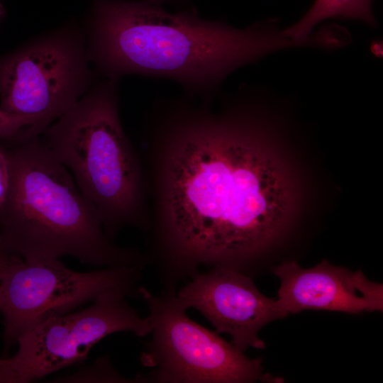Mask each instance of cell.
I'll return each mask as SVG.
<instances>
[{
  "instance_id": "6",
  "label": "cell",
  "mask_w": 383,
  "mask_h": 383,
  "mask_svg": "<svg viewBox=\"0 0 383 383\" xmlns=\"http://www.w3.org/2000/svg\"><path fill=\"white\" fill-rule=\"evenodd\" d=\"M140 296L152 321L151 338L145 343L140 360L154 368L146 382L249 383L272 382L263 372L262 360L251 359L233 343L209 331L187 316L176 290L155 295L144 287Z\"/></svg>"
},
{
  "instance_id": "8",
  "label": "cell",
  "mask_w": 383,
  "mask_h": 383,
  "mask_svg": "<svg viewBox=\"0 0 383 383\" xmlns=\"http://www.w3.org/2000/svg\"><path fill=\"white\" fill-rule=\"evenodd\" d=\"M128 296L121 291L106 292L89 307L50 318L21 335L18 351L11 357L18 383L82 362L92 346L112 333L150 334V316H140L126 301Z\"/></svg>"
},
{
  "instance_id": "9",
  "label": "cell",
  "mask_w": 383,
  "mask_h": 383,
  "mask_svg": "<svg viewBox=\"0 0 383 383\" xmlns=\"http://www.w3.org/2000/svg\"><path fill=\"white\" fill-rule=\"evenodd\" d=\"M176 294L187 309L198 310L218 333L231 335L233 345L243 352L249 348H265L258 337L260 330L288 315L277 300L258 290L251 277L227 267L195 273Z\"/></svg>"
},
{
  "instance_id": "17",
  "label": "cell",
  "mask_w": 383,
  "mask_h": 383,
  "mask_svg": "<svg viewBox=\"0 0 383 383\" xmlns=\"http://www.w3.org/2000/svg\"><path fill=\"white\" fill-rule=\"evenodd\" d=\"M371 51L372 52L377 56V57H382V43L380 42L374 41L371 45Z\"/></svg>"
},
{
  "instance_id": "20",
  "label": "cell",
  "mask_w": 383,
  "mask_h": 383,
  "mask_svg": "<svg viewBox=\"0 0 383 383\" xmlns=\"http://www.w3.org/2000/svg\"><path fill=\"white\" fill-rule=\"evenodd\" d=\"M145 1H151V2L156 3L155 1H158V0H145Z\"/></svg>"
},
{
  "instance_id": "10",
  "label": "cell",
  "mask_w": 383,
  "mask_h": 383,
  "mask_svg": "<svg viewBox=\"0 0 383 383\" xmlns=\"http://www.w3.org/2000/svg\"><path fill=\"white\" fill-rule=\"evenodd\" d=\"M281 284L277 299L289 313L316 309L359 313L382 311L383 285L370 281L362 271L323 260L304 269L287 261L272 268Z\"/></svg>"
},
{
  "instance_id": "1",
  "label": "cell",
  "mask_w": 383,
  "mask_h": 383,
  "mask_svg": "<svg viewBox=\"0 0 383 383\" xmlns=\"http://www.w3.org/2000/svg\"><path fill=\"white\" fill-rule=\"evenodd\" d=\"M182 101L172 99L165 128L171 152L156 266L167 289L201 265L240 271L283 229L291 200L287 177L253 121Z\"/></svg>"
},
{
  "instance_id": "11",
  "label": "cell",
  "mask_w": 383,
  "mask_h": 383,
  "mask_svg": "<svg viewBox=\"0 0 383 383\" xmlns=\"http://www.w3.org/2000/svg\"><path fill=\"white\" fill-rule=\"evenodd\" d=\"M371 4L372 0H316L299 21L284 32L292 38H304L317 23L329 18L361 20L374 26Z\"/></svg>"
},
{
  "instance_id": "16",
  "label": "cell",
  "mask_w": 383,
  "mask_h": 383,
  "mask_svg": "<svg viewBox=\"0 0 383 383\" xmlns=\"http://www.w3.org/2000/svg\"><path fill=\"white\" fill-rule=\"evenodd\" d=\"M18 258L9 252L0 243V278L7 268Z\"/></svg>"
},
{
  "instance_id": "12",
  "label": "cell",
  "mask_w": 383,
  "mask_h": 383,
  "mask_svg": "<svg viewBox=\"0 0 383 383\" xmlns=\"http://www.w3.org/2000/svg\"><path fill=\"white\" fill-rule=\"evenodd\" d=\"M60 382H143L141 375L131 379L121 375L107 356L99 358L93 365L82 368L72 374L57 377Z\"/></svg>"
},
{
  "instance_id": "2",
  "label": "cell",
  "mask_w": 383,
  "mask_h": 383,
  "mask_svg": "<svg viewBox=\"0 0 383 383\" xmlns=\"http://www.w3.org/2000/svg\"><path fill=\"white\" fill-rule=\"evenodd\" d=\"M277 22L237 28L192 12H168L145 0H94L84 30L88 60L103 79L132 74L167 79L189 96L206 99L215 96L238 67L306 45Z\"/></svg>"
},
{
  "instance_id": "21",
  "label": "cell",
  "mask_w": 383,
  "mask_h": 383,
  "mask_svg": "<svg viewBox=\"0 0 383 383\" xmlns=\"http://www.w3.org/2000/svg\"><path fill=\"white\" fill-rule=\"evenodd\" d=\"M325 27H326V26H325ZM326 28H328V27H326ZM328 29H329V28H328ZM330 31H331V30H330ZM331 35H332V33H331ZM332 46H333V37H332ZM331 48H332V47H331Z\"/></svg>"
},
{
  "instance_id": "15",
  "label": "cell",
  "mask_w": 383,
  "mask_h": 383,
  "mask_svg": "<svg viewBox=\"0 0 383 383\" xmlns=\"http://www.w3.org/2000/svg\"><path fill=\"white\" fill-rule=\"evenodd\" d=\"M0 383H18L10 357L0 359Z\"/></svg>"
},
{
  "instance_id": "19",
  "label": "cell",
  "mask_w": 383,
  "mask_h": 383,
  "mask_svg": "<svg viewBox=\"0 0 383 383\" xmlns=\"http://www.w3.org/2000/svg\"><path fill=\"white\" fill-rule=\"evenodd\" d=\"M1 289H0V308H1Z\"/></svg>"
},
{
  "instance_id": "5",
  "label": "cell",
  "mask_w": 383,
  "mask_h": 383,
  "mask_svg": "<svg viewBox=\"0 0 383 383\" xmlns=\"http://www.w3.org/2000/svg\"><path fill=\"white\" fill-rule=\"evenodd\" d=\"M84 28L69 23L0 57V109L28 121L40 136L96 82Z\"/></svg>"
},
{
  "instance_id": "14",
  "label": "cell",
  "mask_w": 383,
  "mask_h": 383,
  "mask_svg": "<svg viewBox=\"0 0 383 383\" xmlns=\"http://www.w3.org/2000/svg\"><path fill=\"white\" fill-rule=\"evenodd\" d=\"M9 164L4 150L0 146V207L4 204L9 187Z\"/></svg>"
},
{
  "instance_id": "4",
  "label": "cell",
  "mask_w": 383,
  "mask_h": 383,
  "mask_svg": "<svg viewBox=\"0 0 383 383\" xmlns=\"http://www.w3.org/2000/svg\"><path fill=\"white\" fill-rule=\"evenodd\" d=\"M118 80H97L40 135L72 175L111 240L125 226H140L138 165L119 118Z\"/></svg>"
},
{
  "instance_id": "13",
  "label": "cell",
  "mask_w": 383,
  "mask_h": 383,
  "mask_svg": "<svg viewBox=\"0 0 383 383\" xmlns=\"http://www.w3.org/2000/svg\"><path fill=\"white\" fill-rule=\"evenodd\" d=\"M28 128L27 121L0 109V140L13 139Z\"/></svg>"
},
{
  "instance_id": "3",
  "label": "cell",
  "mask_w": 383,
  "mask_h": 383,
  "mask_svg": "<svg viewBox=\"0 0 383 383\" xmlns=\"http://www.w3.org/2000/svg\"><path fill=\"white\" fill-rule=\"evenodd\" d=\"M8 140L0 144L10 174L0 207V243L9 252L25 260L70 256L106 267L148 263L138 251L106 236L97 212L40 136Z\"/></svg>"
},
{
  "instance_id": "7",
  "label": "cell",
  "mask_w": 383,
  "mask_h": 383,
  "mask_svg": "<svg viewBox=\"0 0 383 383\" xmlns=\"http://www.w3.org/2000/svg\"><path fill=\"white\" fill-rule=\"evenodd\" d=\"M146 264L80 272L59 260L14 261L0 278L6 346L38 324L72 311L101 294L121 291L140 297Z\"/></svg>"
},
{
  "instance_id": "18",
  "label": "cell",
  "mask_w": 383,
  "mask_h": 383,
  "mask_svg": "<svg viewBox=\"0 0 383 383\" xmlns=\"http://www.w3.org/2000/svg\"><path fill=\"white\" fill-rule=\"evenodd\" d=\"M4 14V10L1 4H0V20L2 18Z\"/></svg>"
}]
</instances>
